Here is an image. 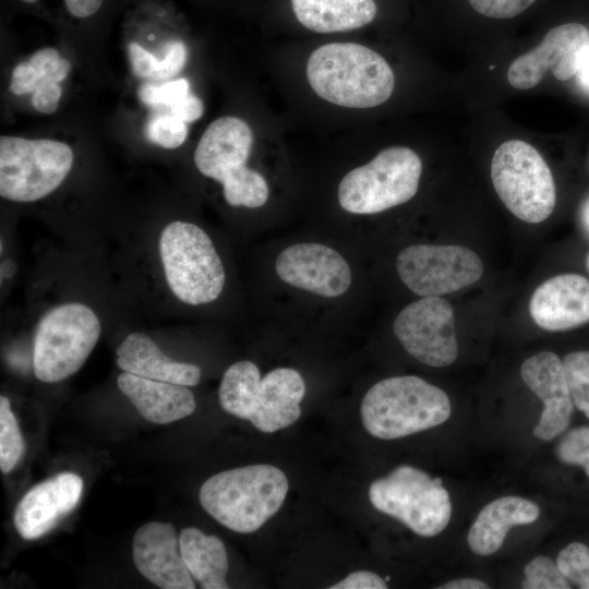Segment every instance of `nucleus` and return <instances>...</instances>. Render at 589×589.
<instances>
[{"label": "nucleus", "instance_id": "obj_1", "mask_svg": "<svg viewBox=\"0 0 589 589\" xmlns=\"http://www.w3.org/2000/svg\"><path fill=\"white\" fill-rule=\"evenodd\" d=\"M306 77L323 99L358 109L385 103L395 85L387 61L356 43H330L316 48L308 60Z\"/></svg>", "mask_w": 589, "mask_h": 589}, {"label": "nucleus", "instance_id": "obj_2", "mask_svg": "<svg viewBox=\"0 0 589 589\" xmlns=\"http://www.w3.org/2000/svg\"><path fill=\"white\" fill-rule=\"evenodd\" d=\"M304 394L305 384L298 371L277 368L261 377L255 363L242 360L225 371L218 398L226 412L250 421L263 433H273L300 418Z\"/></svg>", "mask_w": 589, "mask_h": 589}, {"label": "nucleus", "instance_id": "obj_3", "mask_svg": "<svg viewBox=\"0 0 589 589\" xmlns=\"http://www.w3.org/2000/svg\"><path fill=\"white\" fill-rule=\"evenodd\" d=\"M289 482L279 468L255 464L218 472L202 484L199 500L215 520L239 533L259 530L284 504Z\"/></svg>", "mask_w": 589, "mask_h": 589}, {"label": "nucleus", "instance_id": "obj_4", "mask_svg": "<svg viewBox=\"0 0 589 589\" xmlns=\"http://www.w3.org/2000/svg\"><path fill=\"white\" fill-rule=\"evenodd\" d=\"M447 394L435 385L404 375L374 384L361 401V420L374 437L394 440L444 423L450 416Z\"/></svg>", "mask_w": 589, "mask_h": 589}, {"label": "nucleus", "instance_id": "obj_5", "mask_svg": "<svg viewBox=\"0 0 589 589\" xmlns=\"http://www.w3.org/2000/svg\"><path fill=\"white\" fill-rule=\"evenodd\" d=\"M159 252L168 286L180 301L200 305L219 297L225 269L202 228L185 221L170 223L161 231Z\"/></svg>", "mask_w": 589, "mask_h": 589}, {"label": "nucleus", "instance_id": "obj_6", "mask_svg": "<svg viewBox=\"0 0 589 589\" xmlns=\"http://www.w3.org/2000/svg\"><path fill=\"white\" fill-rule=\"evenodd\" d=\"M422 172L419 155L392 146L370 163L349 171L338 187L340 206L352 214H376L410 201Z\"/></svg>", "mask_w": 589, "mask_h": 589}, {"label": "nucleus", "instance_id": "obj_7", "mask_svg": "<svg viewBox=\"0 0 589 589\" xmlns=\"http://www.w3.org/2000/svg\"><path fill=\"white\" fill-rule=\"evenodd\" d=\"M101 327L95 312L82 303H67L47 312L36 330L33 368L45 383L62 381L85 363Z\"/></svg>", "mask_w": 589, "mask_h": 589}, {"label": "nucleus", "instance_id": "obj_8", "mask_svg": "<svg viewBox=\"0 0 589 589\" xmlns=\"http://www.w3.org/2000/svg\"><path fill=\"white\" fill-rule=\"evenodd\" d=\"M491 178L504 205L519 219L538 224L552 214L556 203L552 172L527 142L509 140L501 144L492 158Z\"/></svg>", "mask_w": 589, "mask_h": 589}, {"label": "nucleus", "instance_id": "obj_9", "mask_svg": "<svg viewBox=\"0 0 589 589\" xmlns=\"http://www.w3.org/2000/svg\"><path fill=\"white\" fill-rule=\"evenodd\" d=\"M369 498L375 509L396 518L421 537L442 532L452 516L449 494L442 480L407 465L373 481Z\"/></svg>", "mask_w": 589, "mask_h": 589}, {"label": "nucleus", "instance_id": "obj_10", "mask_svg": "<svg viewBox=\"0 0 589 589\" xmlns=\"http://www.w3.org/2000/svg\"><path fill=\"white\" fill-rule=\"evenodd\" d=\"M73 151L64 142L0 137V195L27 203L53 192L73 165Z\"/></svg>", "mask_w": 589, "mask_h": 589}, {"label": "nucleus", "instance_id": "obj_11", "mask_svg": "<svg viewBox=\"0 0 589 589\" xmlns=\"http://www.w3.org/2000/svg\"><path fill=\"white\" fill-rule=\"evenodd\" d=\"M401 281L421 297H440L479 280L483 274L480 257L460 245H410L397 256Z\"/></svg>", "mask_w": 589, "mask_h": 589}, {"label": "nucleus", "instance_id": "obj_12", "mask_svg": "<svg viewBox=\"0 0 589 589\" xmlns=\"http://www.w3.org/2000/svg\"><path fill=\"white\" fill-rule=\"evenodd\" d=\"M393 329L405 350L429 366H447L458 356L453 308L441 297H423L408 304L396 316Z\"/></svg>", "mask_w": 589, "mask_h": 589}, {"label": "nucleus", "instance_id": "obj_13", "mask_svg": "<svg viewBox=\"0 0 589 589\" xmlns=\"http://www.w3.org/2000/svg\"><path fill=\"white\" fill-rule=\"evenodd\" d=\"M589 48V32L579 23H567L550 29L541 44L513 61L507 71L508 83L529 89L542 80L548 70L561 81L576 75Z\"/></svg>", "mask_w": 589, "mask_h": 589}, {"label": "nucleus", "instance_id": "obj_14", "mask_svg": "<svg viewBox=\"0 0 589 589\" xmlns=\"http://www.w3.org/2000/svg\"><path fill=\"white\" fill-rule=\"evenodd\" d=\"M276 273L285 283L327 298L344 294L351 285V269L334 249L320 243H297L277 256Z\"/></svg>", "mask_w": 589, "mask_h": 589}, {"label": "nucleus", "instance_id": "obj_15", "mask_svg": "<svg viewBox=\"0 0 589 589\" xmlns=\"http://www.w3.org/2000/svg\"><path fill=\"white\" fill-rule=\"evenodd\" d=\"M83 480L73 472H61L29 489L17 503L13 522L25 540H35L51 531L77 505Z\"/></svg>", "mask_w": 589, "mask_h": 589}, {"label": "nucleus", "instance_id": "obj_16", "mask_svg": "<svg viewBox=\"0 0 589 589\" xmlns=\"http://www.w3.org/2000/svg\"><path fill=\"white\" fill-rule=\"evenodd\" d=\"M253 134L242 119L227 116L213 121L200 139L194 163L199 171L221 183L240 178L250 171Z\"/></svg>", "mask_w": 589, "mask_h": 589}, {"label": "nucleus", "instance_id": "obj_17", "mask_svg": "<svg viewBox=\"0 0 589 589\" xmlns=\"http://www.w3.org/2000/svg\"><path fill=\"white\" fill-rule=\"evenodd\" d=\"M132 555L136 569L153 585L161 589L195 588L171 524L151 521L141 526L133 537Z\"/></svg>", "mask_w": 589, "mask_h": 589}, {"label": "nucleus", "instance_id": "obj_18", "mask_svg": "<svg viewBox=\"0 0 589 589\" xmlns=\"http://www.w3.org/2000/svg\"><path fill=\"white\" fill-rule=\"evenodd\" d=\"M520 372L526 385L544 404L533 434L551 441L566 430L574 409L563 361L555 353L543 351L525 360Z\"/></svg>", "mask_w": 589, "mask_h": 589}, {"label": "nucleus", "instance_id": "obj_19", "mask_svg": "<svg viewBox=\"0 0 589 589\" xmlns=\"http://www.w3.org/2000/svg\"><path fill=\"white\" fill-rule=\"evenodd\" d=\"M529 311L534 323L550 332L589 322V280L578 274L545 280L532 293Z\"/></svg>", "mask_w": 589, "mask_h": 589}, {"label": "nucleus", "instance_id": "obj_20", "mask_svg": "<svg viewBox=\"0 0 589 589\" xmlns=\"http://www.w3.org/2000/svg\"><path fill=\"white\" fill-rule=\"evenodd\" d=\"M119 389L140 414L156 424H167L192 414L193 393L185 385L142 377L128 372L117 378Z\"/></svg>", "mask_w": 589, "mask_h": 589}, {"label": "nucleus", "instance_id": "obj_21", "mask_svg": "<svg viewBox=\"0 0 589 589\" xmlns=\"http://www.w3.org/2000/svg\"><path fill=\"white\" fill-rule=\"evenodd\" d=\"M117 364L124 372L185 386L196 385L201 369L167 357L145 334L131 333L116 350Z\"/></svg>", "mask_w": 589, "mask_h": 589}, {"label": "nucleus", "instance_id": "obj_22", "mask_svg": "<svg viewBox=\"0 0 589 589\" xmlns=\"http://www.w3.org/2000/svg\"><path fill=\"white\" fill-rule=\"evenodd\" d=\"M540 509L533 502L519 496H502L485 505L468 532L470 550L481 556L495 553L514 526L537 520Z\"/></svg>", "mask_w": 589, "mask_h": 589}, {"label": "nucleus", "instance_id": "obj_23", "mask_svg": "<svg viewBox=\"0 0 589 589\" xmlns=\"http://www.w3.org/2000/svg\"><path fill=\"white\" fill-rule=\"evenodd\" d=\"M297 20L316 33L348 32L371 23L377 12L374 0H291Z\"/></svg>", "mask_w": 589, "mask_h": 589}, {"label": "nucleus", "instance_id": "obj_24", "mask_svg": "<svg viewBox=\"0 0 589 589\" xmlns=\"http://www.w3.org/2000/svg\"><path fill=\"white\" fill-rule=\"evenodd\" d=\"M179 544L183 562L201 588H229L226 581L229 569L228 556L219 538L205 534L197 528L188 527L181 530Z\"/></svg>", "mask_w": 589, "mask_h": 589}, {"label": "nucleus", "instance_id": "obj_25", "mask_svg": "<svg viewBox=\"0 0 589 589\" xmlns=\"http://www.w3.org/2000/svg\"><path fill=\"white\" fill-rule=\"evenodd\" d=\"M24 441L7 397H0V469L8 473L24 454Z\"/></svg>", "mask_w": 589, "mask_h": 589}, {"label": "nucleus", "instance_id": "obj_26", "mask_svg": "<svg viewBox=\"0 0 589 589\" xmlns=\"http://www.w3.org/2000/svg\"><path fill=\"white\" fill-rule=\"evenodd\" d=\"M563 365L573 404L589 419V351L568 353Z\"/></svg>", "mask_w": 589, "mask_h": 589}, {"label": "nucleus", "instance_id": "obj_27", "mask_svg": "<svg viewBox=\"0 0 589 589\" xmlns=\"http://www.w3.org/2000/svg\"><path fill=\"white\" fill-rule=\"evenodd\" d=\"M144 133L152 143L170 149L183 144L188 136V127L170 112L155 113L147 119Z\"/></svg>", "mask_w": 589, "mask_h": 589}, {"label": "nucleus", "instance_id": "obj_28", "mask_svg": "<svg viewBox=\"0 0 589 589\" xmlns=\"http://www.w3.org/2000/svg\"><path fill=\"white\" fill-rule=\"evenodd\" d=\"M525 589H570V581L562 574L556 563L550 557L537 556L525 569Z\"/></svg>", "mask_w": 589, "mask_h": 589}, {"label": "nucleus", "instance_id": "obj_29", "mask_svg": "<svg viewBox=\"0 0 589 589\" xmlns=\"http://www.w3.org/2000/svg\"><path fill=\"white\" fill-rule=\"evenodd\" d=\"M190 93V82L184 79L171 80L155 85L144 83L140 86L137 95L141 101L157 110H170L182 97Z\"/></svg>", "mask_w": 589, "mask_h": 589}, {"label": "nucleus", "instance_id": "obj_30", "mask_svg": "<svg viewBox=\"0 0 589 589\" xmlns=\"http://www.w3.org/2000/svg\"><path fill=\"white\" fill-rule=\"evenodd\" d=\"M556 564L562 574L581 589H589V549L572 542L557 555Z\"/></svg>", "mask_w": 589, "mask_h": 589}, {"label": "nucleus", "instance_id": "obj_31", "mask_svg": "<svg viewBox=\"0 0 589 589\" xmlns=\"http://www.w3.org/2000/svg\"><path fill=\"white\" fill-rule=\"evenodd\" d=\"M556 456L564 464L582 467L589 477V426L569 431L560 441Z\"/></svg>", "mask_w": 589, "mask_h": 589}, {"label": "nucleus", "instance_id": "obj_32", "mask_svg": "<svg viewBox=\"0 0 589 589\" xmlns=\"http://www.w3.org/2000/svg\"><path fill=\"white\" fill-rule=\"evenodd\" d=\"M28 61L37 71L40 81L50 79L59 83L71 70L70 61L62 58L55 48L39 49L29 57Z\"/></svg>", "mask_w": 589, "mask_h": 589}, {"label": "nucleus", "instance_id": "obj_33", "mask_svg": "<svg viewBox=\"0 0 589 589\" xmlns=\"http://www.w3.org/2000/svg\"><path fill=\"white\" fill-rule=\"evenodd\" d=\"M470 5L480 14L492 19H512L536 0H468Z\"/></svg>", "mask_w": 589, "mask_h": 589}, {"label": "nucleus", "instance_id": "obj_34", "mask_svg": "<svg viewBox=\"0 0 589 589\" xmlns=\"http://www.w3.org/2000/svg\"><path fill=\"white\" fill-rule=\"evenodd\" d=\"M163 51L157 81H166L176 76L184 68L188 59L187 46L180 39L166 41Z\"/></svg>", "mask_w": 589, "mask_h": 589}, {"label": "nucleus", "instance_id": "obj_35", "mask_svg": "<svg viewBox=\"0 0 589 589\" xmlns=\"http://www.w3.org/2000/svg\"><path fill=\"white\" fill-rule=\"evenodd\" d=\"M128 57L133 73L143 80L157 81L160 69V60L155 55L132 41L128 45Z\"/></svg>", "mask_w": 589, "mask_h": 589}, {"label": "nucleus", "instance_id": "obj_36", "mask_svg": "<svg viewBox=\"0 0 589 589\" xmlns=\"http://www.w3.org/2000/svg\"><path fill=\"white\" fill-rule=\"evenodd\" d=\"M61 95L62 88L59 83L50 79H45L39 82L33 93L32 105L41 113H52L58 108Z\"/></svg>", "mask_w": 589, "mask_h": 589}, {"label": "nucleus", "instance_id": "obj_37", "mask_svg": "<svg viewBox=\"0 0 589 589\" xmlns=\"http://www.w3.org/2000/svg\"><path fill=\"white\" fill-rule=\"evenodd\" d=\"M39 82V75L29 61H22L12 71L9 89L14 95L31 94Z\"/></svg>", "mask_w": 589, "mask_h": 589}, {"label": "nucleus", "instance_id": "obj_38", "mask_svg": "<svg viewBox=\"0 0 589 589\" xmlns=\"http://www.w3.org/2000/svg\"><path fill=\"white\" fill-rule=\"evenodd\" d=\"M25 5H35L39 0H17ZM63 10L75 20H89L97 15L107 0H61Z\"/></svg>", "mask_w": 589, "mask_h": 589}, {"label": "nucleus", "instance_id": "obj_39", "mask_svg": "<svg viewBox=\"0 0 589 589\" xmlns=\"http://www.w3.org/2000/svg\"><path fill=\"white\" fill-rule=\"evenodd\" d=\"M385 580L375 573L357 570L350 573L342 580L329 587V589H386Z\"/></svg>", "mask_w": 589, "mask_h": 589}, {"label": "nucleus", "instance_id": "obj_40", "mask_svg": "<svg viewBox=\"0 0 589 589\" xmlns=\"http://www.w3.org/2000/svg\"><path fill=\"white\" fill-rule=\"evenodd\" d=\"M169 112L185 123L194 122L202 117L204 105L199 97L190 92L172 106Z\"/></svg>", "mask_w": 589, "mask_h": 589}, {"label": "nucleus", "instance_id": "obj_41", "mask_svg": "<svg viewBox=\"0 0 589 589\" xmlns=\"http://www.w3.org/2000/svg\"><path fill=\"white\" fill-rule=\"evenodd\" d=\"M438 589H486L489 586L480 579L476 578H459L448 581Z\"/></svg>", "mask_w": 589, "mask_h": 589}, {"label": "nucleus", "instance_id": "obj_42", "mask_svg": "<svg viewBox=\"0 0 589 589\" xmlns=\"http://www.w3.org/2000/svg\"><path fill=\"white\" fill-rule=\"evenodd\" d=\"M577 75L580 83L589 88V48L581 59Z\"/></svg>", "mask_w": 589, "mask_h": 589}, {"label": "nucleus", "instance_id": "obj_43", "mask_svg": "<svg viewBox=\"0 0 589 589\" xmlns=\"http://www.w3.org/2000/svg\"><path fill=\"white\" fill-rule=\"evenodd\" d=\"M581 218L586 229L589 231V200H587L582 207Z\"/></svg>", "mask_w": 589, "mask_h": 589}, {"label": "nucleus", "instance_id": "obj_44", "mask_svg": "<svg viewBox=\"0 0 589 589\" xmlns=\"http://www.w3.org/2000/svg\"><path fill=\"white\" fill-rule=\"evenodd\" d=\"M587 266H588V269H589V255L587 257Z\"/></svg>", "mask_w": 589, "mask_h": 589}]
</instances>
